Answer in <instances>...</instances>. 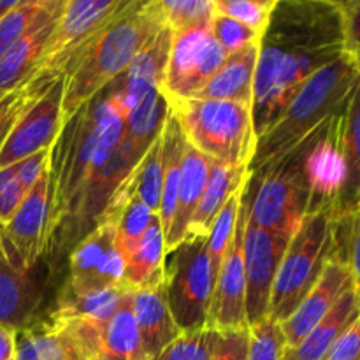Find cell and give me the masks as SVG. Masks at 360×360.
I'll use <instances>...</instances> for the list:
<instances>
[{
    "mask_svg": "<svg viewBox=\"0 0 360 360\" xmlns=\"http://www.w3.org/2000/svg\"><path fill=\"white\" fill-rule=\"evenodd\" d=\"M250 178V165H241V167H229L218 162L211 160L210 178H207L204 192L200 195L199 204L195 207L192 221L186 231V239H204L210 234L213 221L217 220L218 213L229 197ZM183 241V243H185Z\"/></svg>",
    "mask_w": 360,
    "mask_h": 360,
    "instance_id": "cell-26",
    "label": "cell"
},
{
    "mask_svg": "<svg viewBox=\"0 0 360 360\" xmlns=\"http://www.w3.org/2000/svg\"><path fill=\"white\" fill-rule=\"evenodd\" d=\"M172 253L171 267H165L172 316L183 333L206 329L217 280L207 253V238L186 239Z\"/></svg>",
    "mask_w": 360,
    "mask_h": 360,
    "instance_id": "cell-9",
    "label": "cell"
},
{
    "mask_svg": "<svg viewBox=\"0 0 360 360\" xmlns=\"http://www.w3.org/2000/svg\"><path fill=\"white\" fill-rule=\"evenodd\" d=\"M27 190L21 185L14 165L0 169V232L9 225L18 207L23 202Z\"/></svg>",
    "mask_w": 360,
    "mask_h": 360,
    "instance_id": "cell-41",
    "label": "cell"
},
{
    "mask_svg": "<svg viewBox=\"0 0 360 360\" xmlns=\"http://www.w3.org/2000/svg\"><path fill=\"white\" fill-rule=\"evenodd\" d=\"M164 27L153 0H130L81 53L63 77V123L127 72L143 46Z\"/></svg>",
    "mask_w": 360,
    "mask_h": 360,
    "instance_id": "cell-3",
    "label": "cell"
},
{
    "mask_svg": "<svg viewBox=\"0 0 360 360\" xmlns=\"http://www.w3.org/2000/svg\"><path fill=\"white\" fill-rule=\"evenodd\" d=\"M343 157L345 181L333 206L334 220H343L360 210V81L345 111Z\"/></svg>",
    "mask_w": 360,
    "mask_h": 360,
    "instance_id": "cell-28",
    "label": "cell"
},
{
    "mask_svg": "<svg viewBox=\"0 0 360 360\" xmlns=\"http://www.w3.org/2000/svg\"><path fill=\"white\" fill-rule=\"evenodd\" d=\"M327 360H360V315L338 338Z\"/></svg>",
    "mask_w": 360,
    "mask_h": 360,
    "instance_id": "cell-46",
    "label": "cell"
},
{
    "mask_svg": "<svg viewBox=\"0 0 360 360\" xmlns=\"http://www.w3.org/2000/svg\"><path fill=\"white\" fill-rule=\"evenodd\" d=\"M172 32L162 27L146 44L143 46L120 83L125 108L130 109L143 101L148 94L160 90L164 70L167 65L169 51H171Z\"/></svg>",
    "mask_w": 360,
    "mask_h": 360,
    "instance_id": "cell-23",
    "label": "cell"
},
{
    "mask_svg": "<svg viewBox=\"0 0 360 360\" xmlns=\"http://www.w3.org/2000/svg\"><path fill=\"white\" fill-rule=\"evenodd\" d=\"M165 257V234L157 214L139 243L125 257V288L139 290L164 283L167 274Z\"/></svg>",
    "mask_w": 360,
    "mask_h": 360,
    "instance_id": "cell-29",
    "label": "cell"
},
{
    "mask_svg": "<svg viewBox=\"0 0 360 360\" xmlns=\"http://www.w3.org/2000/svg\"><path fill=\"white\" fill-rule=\"evenodd\" d=\"M14 347H16V333L0 327V360H14Z\"/></svg>",
    "mask_w": 360,
    "mask_h": 360,
    "instance_id": "cell-47",
    "label": "cell"
},
{
    "mask_svg": "<svg viewBox=\"0 0 360 360\" xmlns=\"http://www.w3.org/2000/svg\"><path fill=\"white\" fill-rule=\"evenodd\" d=\"M359 315L360 297L355 288H350L297 347L287 350L285 360H327L338 338Z\"/></svg>",
    "mask_w": 360,
    "mask_h": 360,
    "instance_id": "cell-27",
    "label": "cell"
},
{
    "mask_svg": "<svg viewBox=\"0 0 360 360\" xmlns=\"http://www.w3.org/2000/svg\"><path fill=\"white\" fill-rule=\"evenodd\" d=\"M55 0H20L0 20V58L48 13Z\"/></svg>",
    "mask_w": 360,
    "mask_h": 360,
    "instance_id": "cell-35",
    "label": "cell"
},
{
    "mask_svg": "<svg viewBox=\"0 0 360 360\" xmlns=\"http://www.w3.org/2000/svg\"><path fill=\"white\" fill-rule=\"evenodd\" d=\"M225 58L227 55L214 39L211 25L172 34L160 94L165 101L193 98L224 65Z\"/></svg>",
    "mask_w": 360,
    "mask_h": 360,
    "instance_id": "cell-10",
    "label": "cell"
},
{
    "mask_svg": "<svg viewBox=\"0 0 360 360\" xmlns=\"http://www.w3.org/2000/svg\"><path fill=\"white\" fill-rule=\"evenodd\" d=\"M51 273L44 257L32 269H16L0 252V327L18 333L37 320Z\"/></svg>",
    "mask_w": 360,
    "mask_h": 360,
    "instance_id": "cell-17",
    "label": "cell"
},
{
    "mask_svg": "<svg viewBox=\"0 0 360 360\" xmlns=\"http://www.w3.org/2000/svg\"><path fill=\"white\" fill-rule=\"evenodd\" d=\"M211 32H213L214 39L227 56L241 51L248 46L260 44L264 37L246 25L239 23V21L225 16V14L217 13V11H214V16L211 20Z\"/></svg>",
    "mask_w": 360,
    "mask_h": 360,
    "instance_id": "cell-40",
    "label": "cell"
},
{
    "mask_svg": "<svg viewBox=\"0 0 360 360\" xmlns=\"http://www.w3.org/2000/svg\"><path fill=\"white\" fill-rule=\"evenodd\" d=\"M248 190V186H246ZM248 200L243 199L241 213L236 225L234 238L225 252L214 280L213 297L207 313L206 329L214 333L239 330L248 327L246 320V273H245V227Z\"/></svg>",
    "mask_w": 360,
    "mask_h": 360,
    "instance_id": "cell-14",
    "label": "cell"
},
{
    "mask_svg": "<svg viewBox=\"0 0 360 360\" xmlns=\"http://www.w3.org/2000/svg\"><path fill=\"white\" fill-rule=\"evenodd\" d=\"M334 259H340L347 264L354 288L360 297V210L352 217L336 220Z\"/></svg>",
    "mask_w": 360,
    "mask_h": 360,
    "instance_id": "cell-38",
    "label": "cell"
},
{
    "mask_svg": "<svg viewBox=\"0 0 360 360\" xmlns=\"http://www.w3.org/2000/svg\"><path fill=\"white\" fill-rule=\"evenodd\" d=\"M336 250L333 210L308 213L283 253L269 301V316L283 323L309 294Z\"/></svg>",
    "mask_w": 360,
    "mask_h": 360,
    "instance_id": "cell-6",
    "label": "cell"
},
{
    "mask_svg": "<svg viewBox=\"0 0 360 360\" xmlns=\"http://www.w3.org/2000/svg\"><path fill=\"white\" fill-rule=\"evenodd\" d=\"M18 2H20V0H0V20H2L9 11H13L14 7L18 6Z\"/></svg>",
    "mask_w": 360,
    "mask_h": 360,
    "instance_id": "cell-48",
    "label": "cell"
},
{
    "mask_svg": "<svg viewBox=\"0 0 360 360\" xmlns=\"http://www.w3.org/2000/svg\"><path fill=\"white\" fill-rule=\"evenodd\" d=\"M287 340L281 326L269 316L248 326V360H285Z\"/></svg>",
    "mask_w": 360,
    "mask_h": 360,
    "instance_id": "cell-36",
    "label": "cell"
},
{
    "mask_svg": "<svg viewBox=\"0 0 360 360\" xmlns=\"http://www.w3.org/2000/svg\"><path fill=\"white\" fill-rule=\"evenodd\" d=\"M14 360H91L72 326L49 316L16 333Z\"/></svg>",
    "mask_w": 360,
    "mask_h": 360,
    "instance_id": "cell-20",
    "label": "cell"
},
{
    "mask_svg": "<svg viewBox=\"0 0 360 360\" xmlns=\"http://www.w3.org/2000/svg\"><path fill=\"white\" fill-rule=\"evenodd\" d=\"M248 181L243 183V185L229 197L225 206L221 207V211L218 213L217 220L213 221V227H211L210 234H207V253H210V260L211 266H213L214 274H218V269H220V264L221 260H224L225 252H227L229 245H231L232 238H234L236 225H238L239 213H241L243 199H245Z\"/></svg>",
    "mask_w": 360,
    "mask_h": 360,
    "instance_id": "cell-34",
    "label": "cell"
},
{
    "mask_svg": "<svg viewBox=\"0 0 360 360\" xmlns=\"http://www.w3.org/2000/svg\"><path fill=\"white\" fill-rule=\"evenodd\" d=\"M155 217H157V213H153L146 204L134 197V199L123 202L122 206L102 214L98 221L105 220L115 225L116 248L125 260V257L132 252L134 246L139 243L144 232L148 231Z\"/></svg>",
    "mask_w": 360,
    "mask_h": 360,
    "instance_id": "cell-32",
    "label": "cell"
},
{
    "mask_svg": "<svg viewBox=\"0 0 360 360\" xmlns=\"http://www.w3.org/2000/svg\"><path fill=\"white\" fill-rule=\"evenodd\" d=\"M301 144L280 160L250 172L248 220L262 231L294 236L308 214L309 195L302 174Z\"/></svg>",
    "mask_w": 360,
    "mask_h": 360,
    "instance_id": "cell-7",
    "label": "cell"
},
{
    "mask_svg": "<svg viewBox=\"0 0 360 360\" xmlns=\"http://www.w3.org/2000/svg\"><path fill=\"white\" fill-rule=\"evenodd\" d=\"M278 0H214V11L239 23L246 25L257 34H266Z\"/></svg>",
    "mask_w": 360,
    "mask_h": 360,
    "instance_id": "cell-37",
    "label": "cell"
},
{
    "mask_svg": "<svg viewBox=\"0 0 360 360\" xmlns=\"http://www.w3.org/2000/svg\"><path fill=\"white\" fill-rule=\"evenodd\" d=\"M259 53L260 44H253L229 55L218 72L193 98L229 101L252 105Z\"/></svg>",
    "mask_w": 360,
    "mask_h": 360,
    "instance_id": "cell-25",
    "label": "cell"
},
{
    "mask_svg": "<svg viewBox=\"0 0 360 360\" xmlns=\"http://www.w3.org/2000/svg\"><path fill=\"white\" fill-rule=\"evenodd\" d=\"M345 111L327 120L301 144L302 174L309 195L308 213L333 210L343 186Z\"/></svg>",
    "mask_w": 360,
    "mask_h": 360,
    "instance_id": "cell-11",
    "label": "cell"
},
{
    "mask_svg": "<svg viewBox=\"0 0 360 360\" xmlns=\"http://www.w3.org/2000/svg\"><path fill=\"white\" fill-rule=\"evenodd\" d=\"M63 2L65 0H55L51 9L0 58V101L25 86L34 76Z\"/></svg>",
    "mask_w": 360,
    "mask_h": 360,
    "instance_id": "cell-19",
    "label": "cell"
},
{
    "mask_svg": "<svg viewBox=\"0 0 360 360\" xmlns=\"http://www.w3.org/2000/svg\"><path fill=\"white\" fill-rule=\"evenodd\" d=\"M354 288L350 269L340 259H330L320 274L315 287L309 290L294 313L280 323L287 340V350L297 347L334 308L341 295Z\"/></svg>",
    "mask_w": 360,
    "mask_h": 360,
    "instance_id": "cell-18",
    "label": "cell"
},
{
    "mask_svg": "<svg viewBox=\"0 0 360 360\" xmlns=\"http://www.w3.org/2000/svg\"><path fill=\"white\" fill-rule=\"evenodd\" d=\"M343 27L345 53L357 62L360 67V0L338 2Z\"/></svg>",
    "mask_w": 360,
    "mask_h": 360,
    "instance_id": "cell-42",
    "label": "cell"
},
{
    "mask_svg": "<svg viewBox=\"0 0 360 360\" xmlns=\"http://www.w3.org/2000/svg\"><path fill=\"white\" fill-rule=\"evenodd\" d=\"M125 260L116 248V229L111 221H97L69 252V274L62 287L72 294H91L125 287Z\"/></svg>",
    "mask_w": 360,
    "mask_h": 360,
    "instance_id": "cell-12",
    "label": "cell"
},
{
    "mask_svg": "<svg viewBox=\"0 0 360 360\" xmlns=\"http://www.w3.org/2000/svg\"><path fill=\"white\" fill-rule=\"evenodd\" d=\"M95 360H148L132 311V290L102 329Z\"/></svg>",
    "mask_w": 360,
    "mask_h": 360,
    "instance_id": "cell-30",
    "label": "cell"
},
{
    "mask_svg": "<svg viewBox=\"0 0 360 360\" xmlns=\"http://www.w3.org/2000/svg\"><path fill=\"white\" fill-rule=\"evenodd\" d=\"M217 333L211 329L181 333L151 360H211Z\"/></svg>",
    "mask_w": 360,
    "mask_h": 360,
    "instance_id": "cell-39",
    "label": "cell"
},
{
    "mask_svg": "<svg viewBox=\"0 0 360 360\" xmlns=\"http://www.w3.org/2000/svg\"><path fill=\"white\" fill-rule=\"evenodd\" d=\"M359 69H360V67H359Z\"/></svg>",
    "mask_w": 360,
    "mask_h": 360,
    "instance_id": "cell-49",
    "label": "cell"
},
{
    "mask_svg": "<svg viewBox=\"0 0 360 360\" xmlns=\"http://www.w3.org/2000/svg\"><path fill=\"white\" fill-rule=\"evenodd\" d=\"M186 143L210 160L229 167L250 165L257 150L252 105L211 98H171Z\"/></svg>",
    "mask_w": 360,
    "mask_h": 360,
    "instance_id": "cell-5",
    "label": "cell"
},
{
    "mask_svg": "<svg viewBox=\"0 0 360 360\" xmlns=\"http://www.w3.org/2000/svg\"><path fill=\"white\" fill-rule=\"evenodd\" d=\"M130 0H65L37 70L25 86L46 90L65 77L95 35L125 9ZM23 88V86H21Z\"/></svg>",
    "mask_w": 360,
    "mask_h": 360,
    "instance_id": "cell-8",
    "label": "cell"
},
{
    "mask_svg": "<svg viewBox=\"0 0 360 360\" xmlns=\"http://www.w3.org/2000/svg\"><path fill=\"white\" fill-rule=\"evenodd\" d=\"M49 220V167L27 192L23 202L0 232V252L16 269H32L44 257Z\"/></svg>",
    "mask_w": 360,
    "mask_h": 360,
    "instance_id": "cell-13",
    "label": "cell"
},
{
    "mask_svg": "<svg viewBox=\"0 0 360 360\" xmlns=\"http://www.w3.org/2000/svg\"><path fill=\"white\" fill-rule=\"evenodd\" d=\"M49 157H51V148H46V150L37 151V153L30 155V157L23 158V160H20L18 164H14L18 178H20L21 185L25 186L27 192L37 183V179L41 178L42 172L49 167Z\"/></svg>",
    "mask_w": 360,
    "mask_h": 360,
    "instance_id": "cell-45",
    "label": "cell"
},
{
    "mask_svg": "<svg viewBox=\"0 0 360 360\" xmlns=\"http://www.w3.org/2000/svg\"><path fill=\"white\" fill-rule=\"evenodd\" d=\"M46 90L35 91L28 90V88H20L14 94L7 95L4 101H0V146L6 141L7 134L11 132L13 125L16 123V120L20 118V115L23 112V109L28 104L35 101L41 94H44Z\"/></svg>",
    "mask_w": 360,
    "mask_h": 360,
    "instance_id": "cell-43",
    "label": "cell"
},
{
    "mask_svg": "<svg viewBox=\"0 0 360 360\" xmlns=\"http://www.w3.org/2000/svg\"><path fill=\"white\" fill-rule=\"evenodd\" d=\"M125 125L127 108L120 84L98 94L63 123L49 157L48 245L72 217L88 183L120 146Z\"/></svg>",
    "mask_w": 360,
    "mask_h": 360,
    "instance_id": "cell-2",
    "label": "cell"
},
{
    "mask_svg": "<svg viewBox=\"0 0 360 360\" xmlns=\"http://www.w3.org/2000/svg\"><path fill=\"white\" fill-rule=\"evenodd\" d=\"M162 139H164V179H162V197L158 207V220H160L164 234L167 236L171 229L172 218L178 204V190L181 181L183 153H185V136L181 132L178 120L172 116L167 108L164 127H162Z\"/></svg>",
    "mask_w": 360,
    "mask_h": 360,
    "instance_id": "cell-31",
    "label": "cell"
},
{
    "mask_svg": "<svg viewBox=\"0 0 360 360\" xmlns=\"http://www.w3.org/2000/svg\"><path fill=\"white\" fill-rule=\"evenodd\" d=\"M211 360H248V327L217 333Z\"/></svg>",
    "mask_w": 360,
    "mask_h": 360,
    "instance_id": "cell-44",
    "label": "cell"
},
{
    "mask_svg": "<svg viewBox=\"0 0 360 360\" xmlns=\"http://www.w3.org/2000/svg\"><path fill=\"white\" fill-rule=\"evenodd\" d=\"M248 200V197H246ZM292 236L267 232L250 224L245 227V273H246V320L255 323L269 313L271 292L283 253Z\"/></svg>",
    "mask_w": 360,
    "mask_h": 360,
    "instance_id": "cell-16",
    "label": "cell"
},
{
    "mask_svg": "<svg viewBox=\"0 0 360 360\" xmlns=\"http://www.w3.org/2000/svg\"><path fill=\"white\" fill-rule=\"evenodd\" d=\"M129 292L125 287H116L91 294H72L65 287H60L55 306L46 316L60 322L76 323L101 336L105 323L115 316Z\"/></svg>",
    "mask_w": 360,
    "mask_h": 360,
    "instance_id": "cell-22",
    "label": "cell"
},
{
    "mask_svg": "<svg viewBox=\"0 0 360 360\" xmlns=\"http://www.w3.org/2000/svg\"><path fill=\"white\" fill-rule=\"evenodd\" d=\"M359 81L357 62L347 53L316 70L295 94L280 118L257 139L250 172L280 160L308 139L327 120L345 111Z\"/></svg>",
    "mask_w": 360,
    "mask_h": 360,
    "instance_id": "cell-4",
    "label": "cell"
},
{
    "mask_svg": "<svg viewBox=\"0 0 360 360\" xmlns=\"http://www.w3.org/2000/svg\"><path fill=\"white\" fill-rule=\"evenodd\" d=\"M343 53L338 2H278L257 63L252 104L257 139L280 118L302 84Z\"/></svg>",
    "mask_w": 360,
    "mask_h": 360,
    "instance_id": "cell-1",
    "label": "cell"
},
{
    "mask_svg": "<svg viewBox=\"0 0 360 360\" xmlns=\"http://www.w3.org/2000/svg\"><path fill=\"white\" fill-rule=\"evenodd\" d=\"M164 27L172 34L211 25L214 0H153Z\"/></svg>",
    "mask_w": 360,
    "mask_h": 360,
    "instance_id": "cell-33",
    "label": "cell"
},
{
    "mask_svg": "<svg viewBox=\"0 0 360 360\" xmlns=\"http://www.w3.org/2000/svg\"><path fill=\"white\" fill-rule=\"evenodd\" d=\"M62 98L63 77H60L23 109L0 146V169L55 144L63 127Z\"/></svg>",
    "mask_w": 360,
    "mask_h": 360,
    "instance_id": "cell-15",
    "label": "cell"
},
{
    "mask_svg": "<svg viewBox=\"0 0 360 360\" xmlns=\"http://www.w3.org/2000/svg\"><path fill=\"white\" fill-rule=\"evenodd\" d=\"M132 311L148 360L160 354L183 333L172 316L167 299V283L132 290Z\"/></svg>",
    "mask_w": 360,
    "mask_h": 360,
    "instance_id": "cell-21",
    "label": "cell"
},
{
    "mask_svg": "<svg viewBox=\"0 0 360 360\" xmlns=\"http://www.w3.org/2000/svg\"><path fill=\"white\" fill-rule=\"evenodd\" d=\"M210 158L204 157L200 151H197L195 148L186 143L185 153H183L178 204H176V213L174 218H172L171 229L165 236V252H167V255L185 241L188 225L192 221L193 213H195V207L199 204L200 195H202L207 178H210Z\"/></svg>",
    "mask_w": 360,
    "mask_h": 360,
    "instance_id": "cell-24",
    "label": "cell"
}]
</instances>
